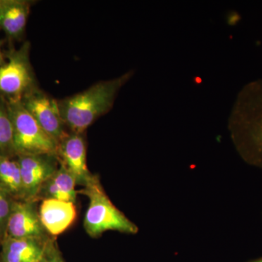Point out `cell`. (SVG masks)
<instances>
[{"instance_id":"10","label":"cell","mask_w":262,"mask_h":262,"mask_svg":"<svg viewBox=\"0 0 262 262\" xmlns=\"http://www.w3.org/2000/svg\"><path fill=\"white\" fill-rule=\"evenodd\" d=\"M41 223L48 234L58 236L63 233L77 219L75 203L45 198L39 208Z\"/></svg>"},{"instance_id":"18","label":"cell","mask_w":262,"mask_h":262,"mask_svg":"<svg viewBox=\"0 0 262 262\" xmlns=\"http://www.w3.org/2000/svg\"><path fill=\"white\" fill-rule=\"evenodd\" d=\"M247 262H262V256L259 258H255V259L250 260V261Z\"/></svg>"},{"instance_id":"2","label":"cell","mask_w":262,"mask_h":262,"mask_svg":"<svg viewBox=\"0 0 262 262\" xmlns=\"http://www.w3.org/2000/svg\"><path fill=\"white\" fill-rule=\"evenodd\" d=\"M132 75L133 72H129L113 80L101 81L58 102L65 126L71 133L82 134L111 110L117 93Z\"/></svg>"},{"instance_id":"19","label":"cell","mask_w":262,"mask_h":262,"mask_svg":"<svg viewBox=\"0 0 262 262\" xmlns=\"http://www.w3.org/2000/svg\"><path fill=\"white\" fill-rule=\"evenodd\" d=\"M4 63L3 61V53H2L1 48H0V66L3 65Z\"/></svg>"},{"instance_id":"16","label":"cell","mask_w":262,"mask_h":262,"mask_svg":"<svg viewBox=\"0 0 262 262\" xmlns=\"http://www.w3.org/2000/svg\"><path fill=\"white\" fill-rule=\"evenodd\" d=\"M39 262H66L58 249L56 239L48 238L42 257Z\"/></svg>"},{"instance_id":"14","label":"cell","mask_w":262,"mask_h":262,"mask_svg":"<svg viewBox=\"0 0 262 262\" xmlns=\"http://www.w3.org/2000/svg\"><path fill=\"white\" fill-rule=\"evenodd\" d=\"M0 184L6 192L24 196L23 184L18 161L0 154Z\"/></svg>"},{"instance_id":"13","label":"cell","mask_w":262,"mask_h":262,"mask_svg":"<svg viewBox=\"0 0 262 262\" xmlns=\"http://www.w3.org/2000/svg\"><path fill=\"white\" fill-rule=\"evenodd\" d=\"M77 184L75 177L59 163L56 173L43 186L40 194L46 198L75 203L78 193L75 188Z\"/></svg>"},{"instance_id":"12","label":"cell","mask_w":262,"mask_h":262,"mask_svg":"<svg viewBox=\"0 0 262 262\" xmlns=\"http://www.w3.org/2000/svg\"><path fill=\"white\" fill-rule=\"evenodd\" d=\"M48 239L8 237L3 246V262L40 261Z\"/></svg>"},{"instance_id":"11","label":"cell","mask_w":262,"mask_h":262,"mask_svg":"<svg viewBox=\"0 0 262 262\" xmlns=\"http://www.w3.org/2000/svg\"><path fill=\"white\" fill-rule=\"evenodd\" d=\"M29 11V2L0 0V29L9 37H20L25 30Z\"/></svg>"},{"instance_id":"3","label":"cell","mask_w":262,"mask_h":262,"mask_svg":"<svg viewBox=\"0 0 262 262\" xmlns=\"http://www.w3.org/2000/svg\"><path fill=\"white\" fill-rule=\"evenodd\" d=\"M78 193L88 196L89 200L84 228L90 237H100L107 231L128 234L139 232L137 226L114 206L97 176H93Z\"/></svg>"},{"instance_id":"17","label":"cell","mask_w":262,"mask_h":262,"mask_svg":"<svg viewBox=\"0 0 262 262\" xmlns=\"http://www.w3.org/2000/svg\"><path fill=\"white\" fill-rule=\"evenodd\" d=\"M12 205L7 196L6 191L0 188V219L3 223H6L11 211Z\"/></svg>"},{"instance_id":"9","label":"cell","mask_w":262,"mask_h":262,"mask_svg":"<svg viewBox=\"0 0 262 262\" xmlns=\"http://www.w3.org/2000/svg\"><path fill=\"white\" fill-rule=\"evenodd\" d=\"M57 158L74 177L77 184L84 186L94 174L87 165V150L82 134L70 133L58 144Z\"/></svg>"},{"instance_id":"5","label":"cell","mask_w":262,"mask_h":262,"mask_svg":"<svg viewBox=\"0 0 262 262\" xmlns=\"http://www.w3.org/2000/svg\"><path fill=\"white\" fill-rule=\"evenodd\" d=\"M34 83L27 45L0 66V94L10 96L11 99H22V96L34 89Z\"/></svg>"},{"instance_id":"8","label":"cell","mask_w":262,"mask_h":262,"mask_svg":"<svg viewBox=\"0 0 262 262\" xmlns=\"http://www.w3.org/2000/svg\"><path fill=\"white\" fill-rule=\"evenodd\" d=\"M34 201L18 202L12 205L6 222L8 237L12 238L48 239L47 232L41 223Z\"/></svg>"},{"instance_id":"1","label":"cell","mask_w":262,"mask_h":262,"mask_svg":"<svg viewBox=\"0 0 262 262\" xmlns=\"http://www.w3.org/2000/svg\"><path fill=\"white\" fill-rule=\"evenodd\" d=\"M231 139L246 163L262 169V78L239 91L228 119Z\"/></svg>"},{"instance_id":"20","label":"cell","mask_w":262,"mask_h":262,"mask_svg":"<svg viewBox=\"0 0 262 262\" xmlns=\"http://www.w3.org/2000/svg\"><path fill=\"white\" fill-rule=\"evenodd\" d=\"M3 222L2 221L1 219H0V229H1L2 226L3 225Z\"/></svg>"},{"instance_id":"6","label":"cell","mask_w":262,"mask_h":262,"mask_svg":"<svg viewBox=\"0 0 262 262\" xmlns=\"http://www.w3.org/2000/svg\"><path fill=\"white\" fill-rule=\"evenodd\" d=\"M20 100L26 110L58 144L68 135L56 100L37 89H33Z\"/></svg>"},{"instance_id":"4","label":"cell","mask_w":262,"mask_h":262,"mask_svg":"<svg viewBox=\"0 0 262 262\" xmlns=\"http://www.w3.org/2000/svg\"><path fill=\"white\" fill-rule=\"evenodd\" d=\"M8 111L13 123V150L20 155L56 156L58 143L26 110L21 100H10Z\"/></svg>"},{"instance_id":"7","label":"cell","mask_w":262,"mask_h":262,"mask_svg":"<svg viewBox=\"0 0 262 262\" xmlns=\"http://www.w3.org/2000/svg\"><path fill=\"white\" fill-rule=\"evenodd\" d=\"M56 156L43 155H20L18 160L27 201H34L39 196L44 184L58 169Z\"/></svg>"},{"instance_id":"15","label":"cell","mask_w":262,"mask_h":262,"mask_svg":"<svg viewBox=\"0 0 262 262\" xmlns=\"http://www.w3.org/2000/svg\"><path fill=\"white\" fill-rule=\"evenodd\" d=\"M13 149V127L8 110L0 104V152Z\"/></svg>"}]
</instances>
